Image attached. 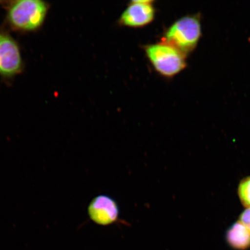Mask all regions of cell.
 <instances>
[{"instance_id": "cell-9", "label": "cell", "mask_w": 250, "mask_h": 250, "mask_svg": "<svg viewBox=\"0 0 250 250\" xmlns=\"http://www.w3.org/2000/svg\"><path fill=\"white\" fill-rule=\"evenodd\" d=\"M239 221L250 231V208H246L240 214Z\"/></svg>"}, {"instance_id": "cell-5", "label": "cell", "mask_w": 250, "mask_h": 250, "mask_svg": "<svg viewBox=\"0 0 250 250\" xmlns=\"http://www.w3.org/2000/svg\"><path fill=\"white\" fill-rule=\"evenodd\" d=\"M151 0L133 1L122 14L119 23L122 26L140 28L146 26L154 21L155 9Z\"/></svg>"}, {"instance_id": "cell-2", "label": "cell", "mask_w": 250, "mask_h": 250, "mask_svg": "<svg viewBox=\"0 0 250 250\" xmlns=\"http://www.w3.org/2000/svg\"><path fill=\"white\" fill-rule=\"evenodd\" d=\"M201 36L199 18L196 16H187L168 28L162 42L174 47L186 55L195 49Z\"/></svg>"}, {"instance_id": "cell-4", "label": "cell", "mask_w": 250, "mask_h": 250, "mask_svg": "<svg viewBox=\"0 0 250 250\" xmlns=\"http://www.w3.org/2000/svg\"><path fill=\"white\" fill-rule=\"evenodd\" d=\"M22 59L17 42L8 34L0 31V74L10 77L22 70Z\"/></svg>"}, {"instance_id": "cell-7", "label": "cell", "mask_w": 250, "mask_h": 250, "mask_svg": "<svg viewBox=\"0 0 250 250\" xmlns=\"http://www.w3.org/2000/svg\"><path fill=\"white\" fill-rule=\"evenodd\" d=\"M225 237L228 246L231 249H250V231L239 221L228 228Z\"/></svg>"}, {"instance_id": "cell-8", "label": "cell", "mask_w": 250, "mask_h": 250, "mask_svg": "<svg viewBox=\"0 0 250 250\" xmlns=\"http://www.w3.org/2000/svg\"><path fill=\"white\" fill-rule=\"evenodd\" d=\"M237 193L242 205L246 208H250V176L244 178L240 181Z\"/></svg>"}, {"instance_id": "cell-1", "label": "cell", "mask_w": 250, "mask_h": 250, "mask_svg": "<svg viewBox=\"0 0 250 250\" xmlns=\"http://www.w3.org/2000/svg\"><path fill=\"white\" fill-rule=\"evenodd\" d=\"M49 5L39 0L12 1L7 8V18L14 29L31 31L42 27L48 14Z\"/></svg>"}, {"instance_id": "cell-6", "label": "cell", "mask_w": 250, "mask_h": 250, "mask_svg": "<svg viewBox=\"0 0 250 250\" xmlns=\"http://www.w3.org/2000/svg\"><path fill=\"white\" fill-rule=\"evenodd\" d=\"M87 212L93 223L103 226L116 223L120 216V208L117 202L105 195L95 197L89 203Z\"/></svg>"}, {"instance_id": "cell-3", "label": "cell", "mask_w": 250, "mask_h": 250, "mask_svg": "<svg viewBox=\"0 0 250 250\" xmlns=\"http://www.w3.org/2000/svg\"><path fill=\"white\" fill-rule=\"evenodd\" d=\"M145 52L154 70L165 77H173L186 66V55L167 43L146 46Z\"/></svg>"}]
</instances>
